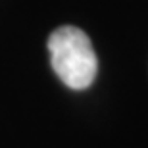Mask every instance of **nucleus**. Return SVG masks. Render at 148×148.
Listing matches in <instances>:
<instances>
[{
    "instance_id": "obj_1",
    "label": "nucleus",
    "mask_w": 148,
    "mask_h": 148,
    "mask_svg": "<svg viewBox=\"0 0 148 148\" xmlns=\"http://www.w3.org/2000/svg\"><path fill=\"white\" fill-rule=\"evenodd\" d=\"M50 62L56 75L73 90H83L92 85L98 60L88 35L79 27L64 25L48 37Z\"/></svg>"
}]
</instances>
